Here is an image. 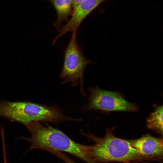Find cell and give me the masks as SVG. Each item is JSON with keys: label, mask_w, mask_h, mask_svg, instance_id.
<instances>
[{"label": "cell", "mask_w": 163, "mask_h": 163, "mask_svg": "<svg viewBox=\"0 0 163 163\" xmlns=\"http://www.w3.org/2000/svg\"><path fill=\"white\" fill-rule=\"evenodd\" d=\"M115 127L108 128L103 138L97 137L90 132L81 131V134L93 142L87 145V152L92 163L140 161L148 163L154 161L140 154L130 144L128 139L118 138L113 133Z\"/></svg>", "instance_id": "obj_1"}, {"label": "cell", "mask_w": 163, "mask_h": 163, "mask_svg": "<svg viewBox=\"0 0 163 163\" xmlns=\"http://www.w3.org/2000/svg\"><path fill=\"white\" fill-rule=\"evenodd\" d=\"M84 56L81 47L77 43L76 31L72 32L70 40L63 54V63L59 77L63 80V84L70 82L76 87L79 85L80 91L85 95L83 87V75L86 66L92 63Z\"/></svg>", "instance_id": "obj_4"}, {"label": "cell", "mask_w": 163, "mask_h": 163, "mask_svg": "<svg viewBox=\"0 0 163 163\" xmlns=\"http://www.w3.org/2000/svg\"><path fill=\"white\" fill-rule=\"evenodd\" d=\"M83 0H72V7L73 10H74Z\"/></svg>", "instance_id": "obj_11"}, {"label": "cell", "mask_w": 163, "mask_h": 163, "mask_svg": "<svg viewBox=\"0 0 163 163\" xmlns=\"http://www.w3.org/2000/svg\"><path fill=\"white\" fill-rule=\"evenodd\" d=\"M2 145L3 157V163H8L6 155V147L5 142L3 141L2 142Z\"/></svg>", "instance_id": "obj_10"}, {"label": "cell", "mask_w": 163, "mask_h": 163, "mask_svg": "<svg viewBox=\"0 0 163 163\" xmlns=\"http://www.w3.org/2000/svg\"><path fill=\"white\" fill-rule=\"evenodd\" d=\"M90 96L84 110L136 112L138 107L129 102L119 93L104 90L97 86L89 88Z\"/></svg>", "instance_id": "obj_5"}, {"label": "cell", "mask_w": 163, "mask_h": 163, "mask_svg": "<svg viewBox=\"0 0 163 163\" xmlns=\"http://www.w3.org/2000/svg\"><path fill=\"white\" fill-rule=\"evenodd\" d=\"M24 126L30 133L31 136L20 138L31 143L27 151L37 149L50 152H64L87 163H91L87 153L86 145L75 142L60 130L48 124L44 126L38 122L29 123Z\"/></svg>", "instance_id": "obj_2"}, {"label": "cell", "mask_w": 163, "mask_h": 163, "mask_svg": "<svg viewBox=\"0 0 163 163\" xmlns=\"http://www.w3.org/2000/svg\"><path fill=\"white\" fill-rule=\"evenodd\" d=\"M147 127L156 133L163 134V106H156L146 120Z\"/></svg>", "instance_id": "obj_9"}, {"label": "cell", "mask_w": 163, "mask_h": 163, "mask_svg": "<svg viewBox=\"0 0 163 163\" xmlns=\"http://www.w3.org/2000/svg\"><path fill=\"white\" fill-rule=\"evenodd\" d=\"M124 163H138L137 161H127Z\"/></svg>", "instance_id": "obj_12"}, {"label": "cell", "mask_w": 163, "mask_h": 163, "mask_svg": "<svg viewBox=\"0 0 163 163\" xmlns=\"http://www.w3.org/2000/svg\"><path fill=\"white\" fill-rule=\"evenodd\" d=\"M0 116L24 125L33 122L57 123L64 121L78 120L65 116L56 107L26 101H0Z\"/></svg>", "instance_id": "obj_3"}, {"label": "cell", "mask_w": 163, "mask_h": 163, "mask_svg": "<svg viewBox=\"0 0 163 163\" xmlns=\"http://www.w3.org/2000/svg\"><path fill=\"white\" fill-rule=\"evenodd\" d=\"M131 145L142 155L155 161H162L163 138L156 137L149 134L136 139H128Z\"/></svg>", "instance_id": "obj_7"}, {"label": "cell", "mask_w": 163, "mask_h": 163, "mask_svg": "<svg viewBox=\"0 0 163 163\" xmlns=\"http://www.w3.org/2000/svg\"><path fill=\"white\" fill-rule=\"evenodd\" d=\"M51 3L56 11L57 18L53 26L59 30L63 23L67 21L73 11L72 0H46Z\"/></svg>", "instance_id": "obj_8"}, {"label": "cell", "mask_w": 163, "mask_h": 163, "mask_svg": "<svg viewBox=\"0 0 163 163\" xmlns=\"http://www.w3.org/2000/svg\"><path fill=\"white\" fill-rule=\"evenodd\" d=\"M107 0H83L73 10L71 17L67 22L59 30V34L53 42L56 41L66 34L76 31L83 21L101 3Z\"/></svg>", "instance_id": "obj_6"}]
</instances>
